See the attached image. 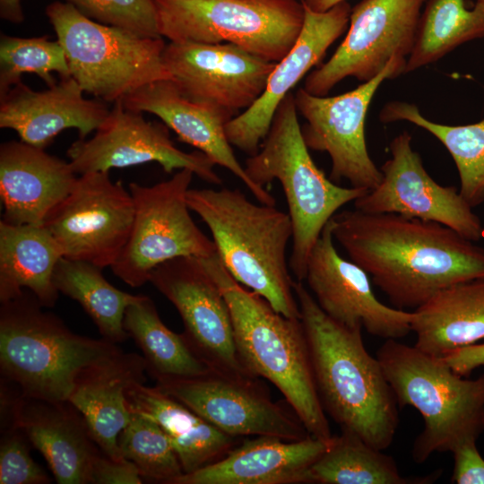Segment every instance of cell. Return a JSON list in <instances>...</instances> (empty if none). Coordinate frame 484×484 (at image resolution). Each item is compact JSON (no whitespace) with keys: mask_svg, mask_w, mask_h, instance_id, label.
<instances>
[{"mask_svg":"<svg viewBox=\"0 0 484 484\" xmlns=\"http://www.w3.org/2000/svg\"><path fill=\"white\" fill-rule=\"evenodd\" d=\"M330 221L334 241L396 308L416 309L443 289L484 278V247L441 223L357 209Z\"/></svg>","mask_w":484,"mask_h":484,"instance_id":"obj_1","label":"cell"},{"mask_svg":"<svg viewBox=\"0 0 484 484\" xmlns=\"http://www.w3.org/2000/svg\"><path fill=\"white\" fill-rule=\"evenodd\" d=\"M314 379L322 406L341 428L385 451L399 425L398 402L378 359L366 349L361 328L330 318L303 281L294 280Z\"/></svg>","mask_w":484,"mask_h":484,"instance_id":"obj_2","label":"cell"},{"mask_svg":"<svg viewBox=\"0 0 484 484\" xmlns=\"http://www.w3.org/2000/svg\"><path fill=\"white\" fill-rule=\"evenodd\" d=\"M201 261L228 302L245 367L279 389L312 436L330 442L333 435L316 390L301 319L281 315L238 282L217 253Z\"/></svg>","mask_w":484,"mask_h":484,"instance_id":"obj_3","label":"cell"},{"mask_svg":"<svg viewBox=\"0 0 484 484\" xmlns=\"http://www.w3.org/2000/svg\"><path fill=\"white\" fill-rule=\"evenodd\" d=\"M186 202L208 227L231 276L277 312L300 318L286 255L293 233L289 213L253 203L238 188H189Z\"/></svg>","mask_w":484,"mask_h":484,"instance_id":"obj_4","label":"cell"},{"mask_svg":"<svg viewBox=\"0 0 484 484\" xmlns=\"http://www.w3.org/2000/svg\"><path fill=\"white\" fill-rule=\"evenodd\" d=\"M376 358L398 405L415 408L423 419L411 449L415 462L477 442L484 432V374L465 378L442 358L398 340H385Z\"/></svg>","mask_w":484,"mask_h":484,"instance_id":"obj_5","label":"cell"},{"mask_svg":"<svg viewBox=\"0 0 484 484\" xmlns=\"http://www.w3.org/2000/svg\"><path fill=\"white\" fill-rule=\"evenodd\" d=\"M298 114L290 92L278 106L261 149L244 167L261 187L280 182L293 230L290 269L297 281H304L310 252L324 226L343 205L368 190L343 187L325 176L304 142Z\"/></svg>","mask_w":484,"mask_h":484,"instance_id":"obj_6","label":"cell"},{"mask_svg":"<svg viewBox=\"0 0 484 484\" xmlns=\"http://www.w3.org/2000/svg\"><path fill=\"white\" fill-rule=\"evenodd\" d=\"M43 307L30 291L1 303V376L25 396L68 401L79 372L120 348L73 333Z\"/></svg>","mask_w":484,"mask_h":484,"instance_id":"obj_7","label":"cell"},{"mask_svg":"<svg viewBox=\"0 0 484 484\" xmlns=\"http://www.w3.org/2000/svg\"><path fill=\"white\" fill-rule=\"evenodd\" d=\"M63 46L71 76L84 92L115 103L150 82L172 80L166 69L162 38H146L95 22L67 2L46 8Z\"/></svg>","mask_w":484,"mask_h":484,"instance_id":"obj_8","label":"cell"},{"mask_svg":"<svg viewBox=\"0 0 484 484\" xmlns=\"http://www.w3.org/2000/svg\"><path fill=\"white\" fill-rule=\"evenodd\" d=\"M169 41L231 43L270 62L292 48L304 23L298 0H154Z\"/></svg>","mask_w":484,"mask_h":484,"instance_id":"obj_9","label":"cell"},{"mask_svg":"<svg viewBox=\"0 0 484 484\" xmlns=\"http://www.w3.org/2000/svg\"><path fill=\"white\" fill-rule=\"evenodd\" d=\"M194 172L179 169L169 180L147 186L132 182L134 216L129 238L111 266L133 288L150 281L153 270L181 256L210 257L214 242L194 223L186 202Z\"/></svg>","mask_w":484,"mask_h":484,"instance_id":"obj_10","label":"cell"},{"mask_svg":"<svg viewBox=\"0 0 484 484\" xmlns=\"http://www.w3.org/2000/svg\"><path fill=\"white\" fill-rule=\"evenodd\" d=\"M406 58L393 57L383 71L348 92L315 96L299 88L294 94L298 113L307 121L301 127L309 150L325 151L332 160L330 179L371 190L382 179L367 151L365 123L369 105L385 80L404 73Z\"/></svg>","mask_w":484,"mask_h":484,"instance_id":"obj_11","label":"cell"},{"mask_svg":"<svg viewBox=\"0 0 484 484\" xmlns=\"http://www.w3.org/2000/svg\"><path fill=\"white\" fill-rule=\"evenodd\" d=\"M130 191L113 182L108 171L80 175L70 194L50 212L44 225L63 256L111 267L124 249L133 226Z\"/></svg>","mask_w":484,"mask_h":484,"instance_id":"obj_12","label":"cell"},{"mask_svg":"<svg viewBox=\"0 0 484 484\" xmlns=\"http://www.w3.org/2000/svg\"><path fill=\"white\" fill-rule=\"evenodd\" d=\"M427 0H362L351 9L349 30L331 58L312 71L304 89L325 96L347 77L365 82L395 56L412 50Z\"/></svg>","mask_w":484,"mask_h":484,"instance_id":"obj_13","label":"cell"},{"mask_svg":"<svg viewBox=\"0 0 484 484\" xmlns=\"http://www.w3.org/2000/svg\"><path fill=\"white\" fill-rule=\"evenodd\" d=\"M258 379L211 370L198 376L160 379L155 386L231 436L293 441L311 436L293 409L274 402Z\"/></svg>","mask_w":484,"mask_h":484,"instance_id":"obj_14","label":"cell"},{"mask_svg":"<svg viewBox=\"0 0 484 484\" xmlns=\"http://www.w3.org/2000/svg\"><path fill=\"white\" fill-rule=\"evenodd\" d=\"M150 282L177 310L182 335L211 370L233 377H257L243 365L228 302L201 258L181 256L156 267Z\"/></svg>","mask_w":484,"mask_h":484,"instance_id":"obj_15","label":"cell"},{"mask_svg":"<svg viewBox=\"0 0 484 484\" xmlns=\"http://www.w3.org/2000/svg\"><path fill=\"white\" fill-rule=\"evenodd\" d=\"M67 156L77 175L157 162L166 173L189 169L210 184L222 182L207 155L178 149L164 123L145 120L142 112L126 108L121 99L114 103L91 138L72 143Z\"/></svg>","mask_w":484,"mask_h":484,"instance_id":"obj_16","label":"cell"},{"mask_svg":"<svg viewBox=\"0 0 484 484\" xmlns=\"http://www.w3.org/2000/svg\"><path fill=\"white\" fill-rule=\"evenodd\" d=\"M390 152L391 159L380 169L381 182L356 199L354 209L438 222L474 242L484 238V227L472 207L456 187L441 186L431 177L408 132L393 139Z\"/></svg>","mask_w":484,"mask_h":484,"instance_id":"obj_17","label":"cell"},{"mask_svg":"<svg viewBox=\"0 0 484 484\" xmlns=\"http://www.w3.org/2000/svg\"><path fill=\"white\" fill-rule=\"evenodd\" d=\"M162 60L182 94L235 116L259 99L276 65L231 43L169 41Z\"/></svg>","mask_w":484,"mask_h":484,"instance_id":"obj_18","label":"cell"},{"mask_svg":"<svg viewBox=\"0 0 484 484\" xmlns=\"http://www.w3.org/2000/svg\"><path fill=\"white\" fill-rule=\"evenodd\" d=\"M305 281L319 307L343 326L365 328L385 340H399L411 332L413 312L379 301L368 274L338 253L330 220L310 252Z\"/></svg>","mask_w":484,"mask_h":484,"instance_id":"obj_19","label":"cell"},{"mask_svg":"<svg viewBox=\"0 0 484 484\" xmlns=\"http://www.w3.org/2000/svg\"><path fill=\"white\" fill-rule=\"evenodd\" d=\"M304 7L300 34L289 53L276 63L264 92L250 108L226 125L230 144L248 156L260 150L280 103L308 71L323 60L329 47L345 31L350 22L351 8L347 1L323 13Z\"/></svg>","mask_w":484,"mask_h":484,"instance_id":"obj_20","label":"cell"},{"mask_svg":"<svg viewBox=\"0 0 484 484\" xmlns=\"http://www.w3.org/2000/svg\"><path fill=\"white\" fill-rule=\"evenodd\" d=\"M123 105L136 112L157 116L178 140L207 155L215 165L237 177L260 203L275 205L276 201L265 188L255 184L237 159L226 134L227 124L236 116L207 103L191 100L172 80H159L131 92Z\"/></svg>","mask_w":484,"mask_h":484,"instance_id":"obj_21","label":"cell"},{"mask_svg":"<svg viewBox=\"0 0 484 484\" xmlns=\"http://www.w3.org/2000/svg\"><path fill=\"white\" fill-rule=\"evenodd\" d=\"M83 92L73 77L41 91L20 82L0 96V127L15 131L21 141L42 149L67 128L77 129L80 139H85L110 109L101 99L84 98Z\"/></svg>","mask_w":484,"mask_h":484,"instance_id":"obj_22","label":"cell"},{"mask_svg":"<svg viewBox=\"0 0 484 484\" xmlns=\"http://www.w3.org/2000/svg\"><path fill=\"white\" fill-rule=\"evenodd\" d=\"M13 416L48 462L59 484L91 483L101 450L82 414L69 401L52 402L17 394Z\"/></svg>","mask_w":484,"mask_h":484,"instance_id":"obj_23","label":"cell"},{"mask_svg":"<svg viewBox=\"0 0 484 484\" xmlns=\"http://www.w3.org/2000/svg\"><path fill=\"white\" fill-rule=\"evenodd\" d=\"M70 162L22 141L0 146L1 220L42 225L70 194L78 178Z\"/></svg>","mask_w":484,"mask_h":484,"instance_id":"obj_24","label":"cell"},{"mask_svg":"<svg viewBox=\"0 0 484 484\" xmlns=\"http://www.w3.org/2000/svg\"><path fill=\"white\" fill-rule=\"evenodd\" d=\"M330 442L312 436L293 441L246 437L221 460L182 474L173 484L309 483V470Z\"/></svg>","mask_w":484,"mask_h":484,"instance_id":"obj_25","label":"cell"},{"mask_svg":"<svg viewBox=\"0 0 484 484\" xmlns=\"http://www.w3.org/2000/svg\"><path fill=\"white\" fill-rule=\"evenodd\" d=\"M143 356L122 349L83 367L77 375L68 401L82 414L102 453L124 458L117 439L128 424L131 411L127 390L145 383Z\"/></svg>","mask_w":484,"mask_h":484,"instance_id":"obj_26","label":"cell"},{"mask_svg":"<svg viewBox=\"0 0 484 484\" xmlns=\"http://www.w3.org/2000/svg\"><path fill=\"white\" fill-rule=\"evenodd\" d=\"M136 383L126 393L130 411L157 422L183 469L191 473L224 458L243 438L231 436L158 387Z\"/></svg>","mask_w":484,"mask_h":484,"instance_id":"obj_27","label":"cell"},{"mask_svg":"<svg viewBox=\"0 0 484 484\" xmlns=\"http://www.w3.org/2000/svg\"><path fill=\"white\" fill-rule=\"evenodd\" d=\"M413 314L414 346L434 357L484 340V278L443 289Z\"/></svg>","mask_w":484,"mask_h":484,"instance_id":"obj_28","label":"cell"},{"mask_svg":"<svg viewBox=\"0 0 484 484\" xmlns=\"http://www.w3.org/2000/svg\"><path fill=\"white\" fill-rule=\"evenodd\" d=\"M63 256L58 244L42 225L0 221V301L20 296L26 288L44 307H53L58 290L55 267Z\"/></svg>","mask_w":484,"mask_h":484,"instance_id":"obj_29","label":"cell"},{"mask_svg":"<svg viewBox=\"0 0 484 484\" xmlns=\"http://www.w3.org/2000/svg\"><path fill=\"white\" fill-rule=\"evenodd\" d=\"M441 470L425 476L405 477L393 457L367 444L359 435L341 429L309 470V483L430 484Z\"/></svg>","mask_w":484,"mask_h":484,"instance_id":"obj_30","label":"cell"},{"mask_svg":"<svg viewBox=\"0 0 484 484\" xmlns=\"http://www.w3.org/2000/svg\"><path fill=\"white\" fill-rule=\"evenodd\" d=\"M123 325L141 349L147 374L155 381L198 376L211 371L182 333L172 332L163 324L150 297L140 295L127 307Z\"/></svg>","mask_w":484,"mask_h":484,"instance_id":"obj_31","label":"cell"},{"mask_svg":"<svg viewBox=\"0 0 484 484\" xmlns=\"http://www.w3.org/2000/svg\"><path fill=\"white\" fill-rule=\"evenodd\" d=\"M101 270L91 263L62 256L55 267L53 282L58 292L82 306L102 338L119 344L129 337L123 325L125 312L140 295L115 288Z\"/></svg>","mask_w":484,"mask_h":484,"instance_id":"obj_32","label":"cell"},{"mask_svg":"<svg viewBox=\"0 0 484 484\" xmlns=\"http://www.w3.org/2000/svg\"><path fill=\"white\" fill-rule=\"evenodd\" d=\"M382 122L408 121L433 134L452 156L460 177V194L473 208L484 202V119L448 125L426 118L416 105L391 101L380 112Z\"/></svg>","mask_w":484,"mask_h":484,"instance_id":"obj_33","label":"cell"},{"mask_svg":"<svg viewBox=\"0 0 484 484\" xmlns=\"http://www.w3.org/2000/svg\"><path fill=\"white\" fill-rule=\"evenodd\" d=\"M484 38V2L468 9L465 0H427L405 73L434 63L458 46Z\"/></svg>","mask_w":484,"mask_h":484,"instance_id":"obj_34","label":"cell"},{"mask_svg":"<svg viewBox=\"0 0 484 484\" xmlns=\"http://www.w3.org/2000/svg\"><path fill=\"white\" fill-rule=\"evenodd\" d=\"M60 79L71 76L65 49L58 39L48 36L20 38L1 34L0 96L22 82L24 73H35L48 87L57 83L52 73Z\"/></svg>","mask_w":484,"mask_h":484,"instance_id":"obj_35","label":"cell"},{"mask_svg":"<svg viewBox=\"0 0 484 484\" xmlns=\"http://www.w3.org/2000/svg\"><path fill=\"white\" fill-rule=\"evenodd\" d=\"M122 457L133 462L143 479L173 484L183 472L178 457L166 433L151 418L131 411V418L117 439Z\"/></svg>","mask_w":484,"mask_h":484,"instance_id":"obj_36","label":"cell"},{"mask_svg":"<svg viewBox=\"0 0 484 484\" xmlns=\"http://www.w3.org/2000/svg\"><path fill=\"white\" fill-rule=\"evenodd\" d=\"M65 1L95 22L118 27L146 38L161 37L154 0Z\"/></svg>","mask_w":484,"mask_h":484,"instance_id":"obj_37","label":"cell"},{"mask_svg":"<svg viewBox=\"0 0 484 484\" xmlns=\"http://www.w3.org/2000/svg\"><path fill=\"white\" fill-rule=\"evenodd\" d=\"M30 440L15 423L1 426L0 484H48L51 479L32 459Z\"/></svg>","mask_w":484,"mask_h":484,"instance_id":"obj_38","label":"cell"},{"mask_svg":"<svg viewBox=\"0 0 484 484\" xmlns=\"http://www.w3.org/2000/svg\"><path fill=\"white\" fill-rule=\"evenodd\" d=\"M143 477L137 466L125 458L115 459L101 452L95 459L91 484H141Z\"/></svg>","mask_w":484,"mask_h":484,"instance_id":"obj_39","label":"cell"},{"mask_svg":"<svg viewBox=\"0 0 484 484\" xmlns=\"http://www.w3.org/2000/svg\"><path fill=\"white\" fill-rule=\"evenodd\" d=\"M452 454L454 455L452 483L484 484V458L479 452L476 442L464 444Z\"/></svg>","mask_w":484,"mask_h":484,"instance_id":"obj_40","label":"cell"},{"mask_svg":"<svg viewBox=\"0 0 484 484\" xmlns=\"http://www.w3.org/2000/svg\"><path fill=\"white\" fill-rule=\"evenodd\" d=\"M442 359L455 373L468 376L484 366V341L460 348Z\"/></svg>","mask_w":484,"mask_h":484,"instance_id":"obj_41","label":"cell"},{"mask_svg":"<svg viewBox=\"0 0 484 484\" xmlns=\"http://www.w3.org/2000/svg\"><path fill=\"white\" fill-rule=\"evenodd\" d=\"M0 17L13 23L24 20L21 0H0Z\"/></svg>","mask_w":484,"mask_h":484,"instance_id":"obj_42","label":"cell"},{"mask_svg":"<svg viewBox=\"0 0 484 484\" xmlns=\"http://www.w3.org/2000/svg\"><path fill=\"white\" fill-rule=\"evenodd\" d=\"M303 4L314 12L323 13L346 0H301Z\"/></svg>","mask_w":484,"mask_h":484,"instance_id":"obj_43","label":"cell"},{"mask_svg":"<svg viewBox=\"0 0 484 484\" xmlns=\"http://www.w3.org/2000/svg\"><path fill=\"white\" fill-rule=\"evenodd\" d=\"M477 1L484 2V0H477Z\"/></svg>","mask_w":484,"mask_h":484,"instance_id":"obj_44","label":"cell"}]
</instances>
